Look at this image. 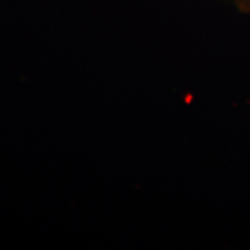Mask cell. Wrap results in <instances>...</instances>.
Instances as JSON below:
<instances>
[{
	"label": "cell",
	"instance_id": "cell-1",
	"mask_svg": "<svg viewBox=\"0 0 250 250\" xmlns=\"http://www.w3.org/2000/svg\"><path fill=\"white\" fill-rule=\"evenodd\" d=\"M242 3L245 4V6H248V7H250V0H241Z\"/></svg>",
	"mask_w": 250,
	"mask_h": 250
}]
</instances>
